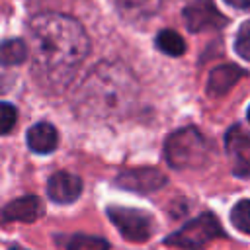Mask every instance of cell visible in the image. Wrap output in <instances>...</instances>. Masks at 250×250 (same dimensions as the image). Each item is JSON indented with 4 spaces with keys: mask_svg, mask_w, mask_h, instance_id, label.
Returning <instances> with one entry per match:
<instances>
[{
    "mask_svg": "<svg viewBox=\"0 0 250 250\" xmlns=\"http://www.w3.org/2000/svg\"><path fill=\"white\" fill-rule=\"evenodd\" d=\"M16 119H18L16 107L10 105L8 102H2V105H0V131H2V135H8L12 131V127L16 125Z\"/></svg>",
    "mask_w": 250,
    "mask_h": 250,
    "instance_id": "obj_19",
    "label": "cell"
},
{
    "mask_svg": "<svg viewBox=\"0 0 250 250\" xmlns=\"http://www.w3.org/2000/svg\"><path fill=\"white\" fill-rule=\"evenodd\" d=\"M244 74L246 72L240 66H234V64H221V66L213 68L211 74H209V80H207L209 96H213V98L225 96Z\"/></svg>",
    "mask_w": 250,
    "mask_h": 250,
    "instance_id": "obj_10",
    "label": "cell"
},
{
    "mask_svg": "<svg viewBox=\"0 0 250 250\" xmlns=\"http://www.w3.org/2000/svg\"><path fill=\"white\" fill-rule=\"evenodd\" d=\"M162 6V0H117V8L123 18L131 21L146 20L154 16Z\"/></svg>",
    "mask_w": 250,
    "mask_h": 250,
    "instance_id": "obj_13",
    "label": "cell"
},
{
    "mask_svg": "<svg viewBox=\"0 0 250 250\" xmlns=\"http://www.w3.org/2000/svg\"><path fill=\"white\" fill-rule=\"evenodd\" d=\"M230 221H232V225H234L238 230L250 234V199H240V201L232 207V211H230Z\"/></svg>",
    "mask_w": 250,
    "mask_h": 250,
    "instance_id": "obj_17",
    "label": "cell"
},
{
    "mask_svg": "<svg viewBox=\"0 0 250 250\" xmlns=\"http://www.w3.org/2000/svg\"><path fill=\"white\" fill-rule=\"evenodd\" d=\"M107 217L117 227L121 236L131 242H145L152 234V219L143 209L113 205L107 209Z\"/></svg>",
    "mask_w": 250,
    "mask_h": 250,
    "instance_id": "obj_5",
    "label": "cell"
},
{
    "mask_svg": "<svg viewBox=\"0 0 250 250\" xmlns=\"http://www.w3.org/2000/svg\"><path fill=\"white\" fill-rule=\"evenodd\" d=\"M29 47L21 39H8L2 45V62L4 64H20L27 59Z\"/></svg>",
    "mask_w": 250,
    "mask_h": 250,
    "instance_id": "obj_15",
    "label": "cell"
},
{
    "mask_svg": "<svg viewBox=\"0 0 250 250\" xmlns=\"http://www.w3.org/2000/svg\"><path fill=\"white\" fill-rule=\"evenodd\" d=\"M41 215V203L35 195H25V197H20V199H14L10 201L4 211H2V217L4 221H21V223H31L35 221L37 217Z\"/></svg>",
    "mask_w": 250,
    "mask_h": 250,
    "instance_id": "obj_11",
    "label": "cell"
},
{
    "mask_svg": "<svg viewBox=\"0 0 250 250\" xmlns=\"http://www.w3.org/2000/svg\"><path fill=\"white\" fill-rule=\"evenodd\" d=\"M156 47H158L162 53L172 55V57H180V55H184V51H186L184 39H182L176 31H172V29H162V31L156 35Z\"/></svg>",
    "mask_w": 250,
    "mask_h": 250,
    "instance_id": "obj_14",
    "label": "cell"
},
{
    "mask_svg": "<svg viewBox=\"0 0 250 250\" xmlns=\"http://www.w3.org/2000/svg\"><path fill=\"white\" fill-rule=\"evenodd\" d=\"M209 145L195 127H182L174 131L164 143L166 162L176 170L199 168L205 164Z\"/></svg>",
    "mask_w": 250,
    "mask_h": 250,
    "instance_id": "obj_3",
    "label": "cell"
},
{
    "mask_svg": "<svg viewBox=\"0 0 250 250\" xmlns=\"http://www.w3.org/2000/svg\"><path fill=\"white\" fill-rule=\"evenodd\" d=\"M221 234H223V229H221V223L217 221V217L211 213H203V215L188 221L180 230L166 236V244L184 248V250H199Z\"/></svg>",
    "mask_w": 250,
    "mask_h": 250,
    "instance_id": "obj_4",
    "label": "cell"
},
{
    "mask_svg": "<svg viewBox=\"0 0 250 250\" xmlns=\"http://www.w3.org/2000/svg\"><path fill=\"white\" fill-rule=\"evenodd\" d=\"M66 250H109V244L100 236L90 234H78L68 240Z\"/></svg>",
    "mask_w": 250,
    "mask_h": 250,
    "instance_id": "obj_16",
    "label": "cell"
},
{
    "mask_svg": "<svg viewBox=\"0 0 250 250\" xmlns=\"http://www.w3.org/2000/svg\"><path fill=\"white\" fill-rule=\"evenodd\" d=\"M139 84L131 70L119 62L96 64L74 94L76 111L96 121L125 117L137 102Z\"/></svg>",
    "mask_w": 250,
    "mask_h": 250,
    "instance_id": "obj_2",
    "label": "cell"
},
{
    "mask_svg": "<svg viewBox=\"0 0 250 250\" xmlns=\"http://www.w3.org/2000/svg\"><path fill=\"white\" fill-rule=\"evenodd\" d=\"M229 6H234V8H238V10H246V8H250V0H225Z\"/></svg>",
    "mask_w": 250,
    "mask_h": 250,
    "instance_id": "obj_20",
    "label": "cell"
},
{
    "mask_svg": "<svg viewBox=\"0 0 250 250\" xmlns=\"http://www.w3.org/2000/svg\"><path fill=\"white\" fill-rule=\"evenodd\" d=\"M234 51L250 61V20H246L240 27H238V33H236V39H234Z\"/></svg>",
    "mask_w": 250,
    "mask_h": 250,
    "instance_id": "obj_18",
    "label": "cell"
},
{
    "mask_svg": "<svg viewBox=\"0 0 250 250\" xmlns=\"http://www.w3.org/2000/svg\"><path fill=\"white\" fill-rule=\"evenodd\" d=\"M184 20L189 31H209L227 25V18L217 10L213 0H191L184 8Z\"/></svg>",
    "mask_w": 250,
    "mask_h": 250,
    "instance_id": "obj_6",
    "label": "cell"
},
{
    "mask_svg": "<svg viewBox=\"0 0 250 250\" xmlns=\"http://www.w3.org/2000/svg\"><path fill=\"white\" fill-rule=\"evenodd\" d=\"M164 184H166V176L156 168H135V170H127L117 176L119 188H125L131 191H141V193L154 191V189L162 188Z\"/></svg>",
    "mask_w": 250,
    "mask_h": 250,
    "instance_id": "obj_8",
    "label": "cell"
},
{
    "mask_svg": "<svg viewBox=\"0 0 250 250\" xmlns=\"http://www.w3.org/2000/svg\"><path fill=\"white\" fill-rule=\"evenodd\" d=\"M10 250H25V248H20V246H12Z\"/></svg>",
    "mask_w": 250,
    "mask_h": 250,
    "instance_id": "obj_21",
    "label": "cell"
},
{
    "mask_svg": "<svg viewBox=\"0 0 250 250\" xmlns=\"http://www.w3.org/2000/svg\"><path fill=\"white\" fill-rule=\"evenodd\" d=\"M29 51L39 80L47 86H64L90 51L84 27L70 16L41 12L27 25Z\"/></svg>",
    "mask_w": 250,
    "mask_h": 250,
    "instance_id": "obj_1",
    "label": "cell"
},
{
    "mask_svg": "<svg viewBox=\"0 0 250 250\" xmlns=\"http://www.w3.org/2000/svg\"><path fill=\"white\" fill-rule=\"evenodd\" d=\"M225 148L232 172L236 176H250V135L238 125L230 127L225 137Z\"/></svg>",
    "mask_w": 250,
    "mask_h": 250,
    "instance_id": "obj_7",
    "label": "cell"
},
{
    "mask_svg": "<svg viewBox=\"0 0 250 250\" xmlns=\"http://www.w3.org/2000/svg\"><path fill=\"white\" fill-rule=\"evenodd\" d=\"M57 143H59V135L51 123L41 121L27 131V146L37 154L53 152L57 148Z\"/></svg>",
    "mask_w": 250,
    "mask_h": 250,
    "instance_id": "obj_12",
    "label": "cell"
},
{
    "mask_svg": "<svg viewBox=\"0 0 250 250\" xmlns=\"http://www.w3.org/2000/svg\"><path fill=\"white\" fill-rule=\"evenodd\" d=\"M248 121H250V107H248Z\"/></svg>",
    "mask_w": 250,
    "mask_h": 250,
    "instance_id": "obj_22",
    "label": "cell"
},
{
    "mask_svg": "<svg viewBox=\"0 0 250 250\" xmlns=\"http://www.w3.org/2000/svg\"><path fill=\"white\" fill-rule=\"evenodd\" d=\"M82 193V180L70 172H55L47 182V195L55 203H72Z\"/></svg>",
    "mask_w": 250,
    "mask_h": 250,
    "instance_id": "obj_9",
    "label": "cell"
}]
</instances>
